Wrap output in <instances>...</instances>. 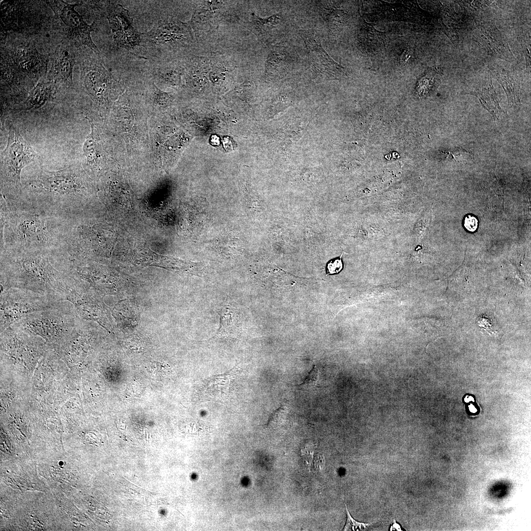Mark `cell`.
<instances>
[{
	"mask_svg": "<svg viewBox=\"0 0 531 531\" xmlns=\"http://www.w3.org/2000/svg\"><path fill=\"white\" fill-rule=\"evenodd\" d=\"M218 314L220 325L212 338L217 337H236L239 333V329L236 325L232 308L228 305L224 306L219 311Z\"/></svg>",
	"mask_w": 531,
	"mask_h": 531,
	"instance_id": "7402d4cb",
	"label": "cell"
},
{
	"mask_svg": "<svg viewBox=\"0 0 531 531\" xmlns=\"http://www.w3.org/2000/svg\"><path fill=\"white\" fill-rule=\"evenodd\" d=\"M47 3L54 12L56 18L60 21L62 28L67 36L99 55V51L90 36V33L95 29V22L90 25L84 20L75 9L78 4H70L63 0H50Z\"/></svg>",
	"mask_w": 531,
	"mask_h": 531,
	"instance_id": "9c48e42d",
	"label": "cell"
},
{
	"mask_svg": "<svg viewBox=\"0 0 531 531\" xmlns=\"http://www.w3.org/2000/svg\"><path fill=\"white\" fill-rule=\"evenodd\" d=\"M38 159L37 153L18 128L9 123L7 145L0 157V195L8 203L20 201L23 189L22 170Z\"/></svg>",
	"mask_w": 531,
	"mask_h": 531,
	"instance_id": "5b68a950",
	"label": "cell"
},
{
	"mask_svg": "<svg viewBox=\"0 0 531 531\" xmlns=\"http://www.w3.org/2000/svg\"><path fill=\"white\" fill-rule=\"evenodd\" d=\"M106 12L116 46L136 57L144 58L142 33L136 28L128 10L120 4H111Z\"/></svg>",
	"mask_w": 531,
	"mask_h": 531,
	"instance_id": "ba28073f",
	"label": "cell"
},
{
	"mask_svg": "<svg viewBox=\"0 0 531 531\" xmlns=\"http://www.w3.org/2000/svg\"><path fill=\"white\" fill-rule=\"evenodd\" d=\"M230 372L211 377L203 384L204 393L213 397H218L227 392L229 385Z\"/></svg>",
	"mask_w": 531,
	"mask_h": 531,
	"instance_id": "603a6c76",
	"label": "cell"
},
{
	"mask_svg": "<svg viewBox=\"0 0 531 531\" xmlns=\"http://www.w3.org/2000/svg\"><path fill=\"white\" fill-rule=\"evenodd\" d=\"M344 252L339 256L329 260L326 265V274L333 275L340 273L343 269L342 257Z\"/></svg>",
	"mask_w": 531,
	"mask_h": 531,
	"instance_id": "4316f807",
	"label": "cell"
},
{
	"mask_svg": "<svg viewBox=\"0 0 531 531\" xmlns=\"http://www.w3.org/2000/svg\"><path fill=\"white\" fill-rule=\"evenodd\" d=\"M143 57L149 61L180 58L192 48L196 39L189 23L169 17L142 33Z\"/></svg>",
	"mask_w": 531,
	"mask_h": 531,
	"instance_id": "277c9868",
	"label": "cell"
},
{
	"mask_svg": "<svg viewBox=\"0 0 531 531\" xmlns=\"http://www.w3.org/2000/svg\"><path fill=\"white\" fill-rule=\"evenodd\" d=\"M319 370L316 365H314L303 382L299 386L305 388L316 386L319 382Z\"/></svg>",
	"mask_w": 531,
	"mask_h": 531,
	"instance_id": "f1b7e54d",
	"label": "cell"
},
{
	"mask_svg": "<svg viewBox=\"0 0 531 531\" xmlns=\"http://www.w3.org/2000/svg\"><path fill=\"white\" fill-rule=\"evenodd\" d=\"M319 11L327 26L330 29H334L339 21V16L341 12L325 2L320 3Z\"/></svg>",
	"mask_w": 531,
	"mask_h": 531,
	"instance_id": "d4e9b609",
	"label": "cell"
},
{
	"mask_svg": "<svg viewBox=\"0 0 531 531\" xmlns=\"http://www.w3.org/2000/svg\"><path fill=\"white\" fill-rule=\"evenodd\" d=\"M0 332L33 313L47 309L58 302L33 293L10 288L0 291Z\"/></svg>",
	"mask_w": 531,
	"mask_h": 531,
	"instance_id": "52a82bcc",
	"label": "cell"
},
{
	"mask_svg": "<svg viewBox=\"0 0 531 531\" xmlns=\"http://www.w3.org/2000/svg\"><path fill=\"white\" fill-rule=\"evenodd\" d=\"M56 91L53 83L39 82L29 93L22 108L27 110L41 107L53 98Z\"/></svg>",
	"mask_w": 531,
	"mask_h": 531,
	"instance_id": "d6986e66",
	"label": "cell"
},
{
	"mask_svg": "<svg viewBox=\"0 0 531 531\" xmlns=\"http://www.w3.org/2000/svg\"><path fill=\"white\" fill-rule=\"evenodd\" d=\"M476 324L481 328L485 329L490 333H493L494 331L493 322L492 320L486 315L479 316L476 320Z\"/></svg>",
	"mask_w": 531,
	"mask_h": 531,
	"instance_id": "f546056e",
	"label": "cell"
},
{
	"mask_svg": "<svg viewBox=\"0 0 531 531\" xmlns=\"http://www.w3.org/2000/svg\"><path fill=\"white\" fill-rule=\"evenodd\" d=\"M288 409L286 405H282L272 414L269 421L270 427H275L281 424L287 416Z\"/></svg>",
	"mask_w": 531,
	"mask_h": 531,
	"instance_id": "484cf974",
	"label": "cell"
},
{
	"mask_svg": "<svg viewBox=\"0 0 531 531\" xmlns=\"http://www.w3.org/2000/svg\"><path fill=\"white\" fill-rule=\"evenodd\" d=\"M300 35L306 47L311 67L317 74L334 79L348 76L346 68L332 59L314 34L302 31Z\"/></svg>",
	"mask_w": 531,
	"mask_h": 531,
	"instance_id": "7c38bea8",
	"label": "cell"
},
{
	"mask_svg": "<svg viewBox=\"0 0 531 531\" xmlns=\"http://www.w3.org/2000/svg\"><path fill=\"white\" fill-rule=\"evenodd\" d=\"M481 47L489 55L506 60L513 57L508 45L495 26H483L475 32Z\"/></svg>",
	"mask_w": 531,
	"mask_h": 531,
	"instance_id": "5bb4252c",
	"label": "cell"
},
{
	"mask_svg": "<svg viewBox=\"0 0 531 531\" xmlns=\"http://www.w3.org/2000/svg\"><path fill=\"white\" fill-rule=\"evenodd\" d=\"M476 96L482 105L494 117H498L502 110L498 98L492 85V82L487 86H480L469 93Z\"/></svg>",
	"mask_w": 531,
	"mask_h": 531,
	"instance_id": "44dd1931",
	"label": "cell"
},
{
	"mask_svg": "<svg viewBox=\"0 0 531 531\" xmlns=\"http://www.w3.org/2000/svg\"><path fill=\"white\" fill-rule=\"evenodd\" d=\"M230 1L200 0L195 7L189 22L194 32L196 41H199L204 33L218 25L228 17Z\"/></svg>",
	"mask_w": 531,
	"mask_h": 531,
	"instance_id": "8fae6325",
	"label": "cell"
},
{
	"mask_svg": "<svg viewBox=\"0 0 531 531\" xmlns=\"http://www.w3.org/2000/svg\"><path fill=\"white\" fill-rule=\"evenodd\" d=\"M394 531H395V530L396 531H402V530L401 529L400 525L396 523L395 520H394L393 524L391 526V528H390V531H394Z\"/></svg>",
	"mask_w": 531,
	"mask_h": 531,
	"instance_id": "1f68e13d",
	"label": "cell"
},
{
	"mask_svg": "<svg viewBox=\"0 0 531 531\" xmlns=\"http://www.w3.org/2000/svg\"><path fill=\"white\" fill-rule=\"evenodd\" d=\"M464 225L468 231L475 232L477 229L478 220L475 217L468 215L465 218Z\"/></svg>",
	"mask_w": 531,
	"mask_h": 531,
	"instance_id": "4dcf8cb0",
	"label": "cell"
},
{
	"mask_svg": "<svg viewBox=\"0 0 531 531\" xmlns=\"http://www.w3.org/2000/svg\"><path fill=\"white\" fill-rule=\"evenodd\" d=\"M63 220L24 203L8 205L0 196V250H57Z\"/></svg>",
	"mask_w": 531,
	"mask_h": 531,
	"instance_id": "3957f363",
	"label": "cell"
},
{
	"mask_svg": "<svg viewBox=\"0 0 531 531\" xmlns=\"http://www.w3.org/2000/svg\"><path fill=\"white\" fill-rule=\"evenodd\" d=\"M90 123L91 132L87 136L83 147V155L86 158V166L95 168L100 166L104 159L103 146L96 137L95 128L92 119L87 117Z\"/></svg>",
	"mask_w": 531,
	"mask_h": 531,
	"instance_id": "e0dca14e",
	"label": "cell"
},
{
	"mask_svg": "<svg viewBox=\"0 0 531 531\" xmlns=\"http://www.w3.org/2000/svg\"><path fill=\"white\" fill-rule=\"evenodd\" d=\"M496 78L501 84L506 94L509 105L516 107L520 105V84L509 72L496 70Z\"/></svg>",
	"mask_w": 531,
	"mask_h": 531,
	"instance_id": "ffe728a7",
	"label": "cell"
},
{
	"mask_svg": "<svg viewBox=\"0 0 531 531\" xmlns=\"http://www.w3.org/2000/svg\"><path fill=\"white\" fill-rule=\"evenodd\" d=\"M288 61L286 53L283 48L272 47L265 64V77L274 79L283 76L288 67Z\"/></svg>",
	"mask_w": 531,
	"mask_h": 531,
	"instance_id": "ac0fdd59",
	"label": "cell"
},
{
	"mask_svg": "<svg viewBox=\"0 0 531 531\" xmlns=\"http://www.w3.org/2000/svg\"><path fill=\"white\" fill-rule=\"evenodd\" d=\"M68 301L29 314L10 326L25 333L40 336L46 340L71 336L83 322L74 305Z\"/></svg>",
	"mask_w": 531,
	"mask_h": 531,
	"instance_id": "8992f818",
	"label": "cell"
},
{
	"mask_svg": "<svg viewBox=\"0 0 531 531\" xmlns=\"http://www.w3.org/2000/svg\"><path fill=\"white\" fill-rule=\"evenodd\" d=\"M347 519L344 528V531H364L366 530L371 524H365L355 521L350 514L345 504Z\"/></svg>",
	"mask_w": 531,
	"mask_h": 531,
	"instance_id": "83f0119b",
	"label": "cell"
},
{
	"mask_svg": "<svg viewBox=\"0 0 531 531\" xmlns=\"http://www.w3.org/2000/svg\"><path fill=\"white\" fill-rule=\"evenodd\" d=\"M75 62V55L72 51L65 47L58 48L52 58L51 73L53 79L66 85H72Z\"/></svg>",
	"mask_w": 531,
	"mask_h": 531,
	"instance_id": "9a60e30c",
	"label": "cell"
},
{
	"mask_svg": "<svg viewBox=\"0 0 531 531\" xmlns=\"http://www.w3.org/2000/svg\"><path fill=\"white\" fill-rule=\"evenodd\" d=\"M147 86L148 96L154 108H165L168 107L174 100V96L171 93L161 90L151 80L149 79L147 83Z\"/></svg>",
	"mask_w": 531,
	"mask_h": 531,
	"instance_id": "cb8c5ba5",
	"label": "cell"
},
{
	"mask_svg": "<svg viewBox=\"0 0 531 531\" xmlns=\"http://www.w3.org/2000/svg\"><path fill=\"white\" fill-rule=\"evenodd\" d=\"M0 291L18 289L55 302L66 301L75 286L55 250H0Z\"/></svg>",
	"mask_w": 531,
	"mask_h": 531,
	"instance_id": "6da1fadb",
	"label": "cell"
},
{
	"mask_svg": "<svg viewBox=\"0 0 531 531\" xmlns=\"http://www.w3.org/2000/svg\"><path fill=\"white\" fill-rule=\"evenodd\" d=\"M84 84L92 99L99 106L106 107L109 93L117 82L99 59L90 57L85 63Z\"/></svg>",
	"mask_w": 531,
	"mask_h": 531,
	"instance_id": "30bf717a",
	"label": "cell"
},
{
	"mask_svg": "<svg viewBox=\"0 0 531 531\" xmlns=\"http://www.w3.org/2000/svg\"><path fill=\"white\" fill-rule=\"evenodd\" d=\"M281 21V17L279 14L263 18L252 13L244 25L261 41L267 44L271 43L273 33Z\"/></svg>",
	"mask_w": 531,
	"mask_h": 531,
	"instance_id": "2e32d148",
	"label": "cell"
},
{
	"mask_svg": "<svg viewBox=\"0 0 531 531\" xmlns=\"http://www.w3.org/2000/svg\"><path fill=\"white\" fill-rule=\"evenodd\" d=\"M469 408L470 411L472 413H475L477 411V410H476V408H475V407L472 404L469 405Z\"/></svg>",
	"mask_w": 531,
	"mask_h": 531,
	"instance_id": "836d02e7",
	"label": "cell"
},
{
	"mask_svg": "<svg viewBox=\"0 0 531 531\" xmlns=\"http://www.w3.org/2000/svg\"><path fill=\"white\" fill-rule=\"evenodd\" d=\"M466 402H469L470 401H474L473 398L471 396H466L464 399Z\"/></svg>",
	"mask_w": 531,
	"mask_h": 531,
	"instance_id": "d6a6232c",
	"label": "cell"
},
{
	"mask_svg": "<svg viewBox=\"0 0 531 531\" xmlns=\"http://www.w3.org/2000/svg\"><path fill=\"white\" fill-rule=\"evenodd\" d=\"M92 188L80 164L50 171L40 168L27 178L20 202L48 215L66 219L86 214Z\"/></svg>",
	"mask_w": 531,
	"mask_h": 531,
	"instance_id": "7a4b0ae2",
	"label": "cell"
},
{
	"mask_svg": "<svg viewBox=\"0 0 531 531\" xmlns=\"http://www.w3.org/2000/svg\"><path fill=\"white\" fill-rule=\"evenodd\" d=\"M185 56L149 61L148 77L155 84L172 87L181 86L185 70Z\"/></svg>",
	"mask_w": 531,
	"mask_h": 531,
	"instance_id": "4fadbf2b",
	"label": "cell"
}]
</instances>
